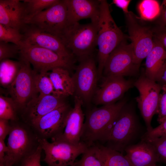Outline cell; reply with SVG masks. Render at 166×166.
<instances>
[{
  "instance_id": "f546056e",
  "label": "cell",
  "mask_w": 166,
  "mask_h": 166,
  "mask_svg": "<svg viewBox=\"0 0 166 166\" xmlns=\"http://www.w3.org/2000/svg\"><path fill=\"white\" fill-rule=\"evenodd\" d=\"M16 105L11 97L0 96V119L15 121L17 120Z\"/></svg>"
},
{
  "instance_id": "83f0119b",
  "label": "cell",
  "mask_w": 166,
  "mask_h": 166,
  "mask_svg": "<svg viewBox=\"0 0 166 166\" xmlns=\"http://www.w3.org/2000/svg\"><path fill=\"white\" fill-rule=\"evenodd\" d=\"M34 71V83L36 94L38 93V95L43 96L56 95L48 72L38 73Z\"/></svg>"
},
{
  "instance_id": "ee69618b",
  "label": "cell",
  "mask_w": 166,
  "mask_h": 166,
  "mask_svg": "<svg viewBox=\"0 0 166 166\" xmlns=\"http://www.w3.org/2000/svg\"><path fill=\"white\" fill-rule=\"evenodd\" d=\"M157 166V165L156 164V165H154V166Z\"/></svg>"
},
{
  "instance_id": "60d3db41",
  "label": "cell",
  "mask_w": 166,
  "mask_h": 166,
  "mask_svg": "<svg viewBox=\"0 0 166 166\" xmlns=\"http://www.w3.org/2000/svg\"><path fill=\"white\" fill-rule=\"evenodd\" d=\"M156 82L161 86L166 85V59Z\"/></svg>"
},
{
  "instance_id": "e0dca14e",
  "label": "cell",
  "mask_w": 166,
  "mask_h": 166,
  "mask_svg": "<svg viewBox=\"0 0 166 166\" xmlns=\"http://www.w3.org/2000/svg\"><path fill=\"white\" fill-rule=\"evenodd\" d=\"M74 106L69 112L66 118L65 128L60 135L51 139L52 141L60 140L76 144L81 141L84 124V115L82 103L74 96Z\"/></svg>"
},
{
  "instance_id": "44dd1931",
  "label": "cell",
  "mask_w": 166,
  "mask_h": 166,
  "mask_svg": "<svg viewBox=\"0 0 166 166\" xmlns=\"http://www.w3.org/2000/svg\"><path fill=\"white\" fill-rule=\"evenodd\" d=\"M124 151L132 166H153L158 162L154 147L147 141L141 140L127 147Z\"/></svg>"
},
{
  "instance_id": "4fadbf2b",
  "label": "cell",
  "mask_w": 166,
  "mask_h": 166,
  "mask_svg": "<svg viewBox=\"0 0 166 166\" xmlns=\"http://www.w3.org/2000/svg\"><path fill=\"white\" fill-rule=\"evenodd\" d=\"M11 126L7 143L9 151L6 155L15 164L34 152L39 144L36 134L25 126L18 124Z\"/></svg>"
},
{
  "instance_id": "9c48e42d",
  "label": "cell",
  "mask_w": 166,
  "mask_h": 166,
  "mask_svg": "<svg viewBox=\"0 0 166 166\" xmlns=\"http://www.w3.org/2000/svg\"><path fill=\"white\" fill-rule=\"evenodd\" d=\"M75 89V96L82 105H87L95 94L98 79L97 69L92 56L80 61L72 76Z\"/></svg>"
},
{
  "instance_id": "cb8c5ba5",
  "label": "cell",
  "mask_w": 166,
  "mask_h": 166,
  "mask_svg": "<svg viewBox=\"0 0 166 166\" xmlns=\"http://www.w3.org/2000/svg\"><path fill=\"white\" fill-rule=\"evenodd\" d=\"M103 166H132L128 159L118 151L103 145H97Z\"/></svg>"
},
{
  "instance_id": "4dcf8cb0",
  "label": "cell",
  "mask_w": 166,
  "mask_h": 166,
  "mask_svg": "<svg viewBox=\"0 0 166 166\" xmlns=\"http://www.w3.org/2000/svg\"><path fill=\"white\" fill-rule=\"evenodd\" d=\"M24 36L20 30L0 24V41L19 45Z\"/></svg>"
},
{
  "instance_id": "7c38bea8",
  "label": "cell",
  "mask_w": 166,
  "mask_h": 166,
  "mask_svg": "<svg viewBox=\"0 0 166 166\" xmlns=\"http://www.w3.org/2000/svg\"><path fill=\"white\" fill-rule=\"evenodd\" d=\"M21 67L14 82L8 88L9 93L18 110H23L33 98L37 96L34 86L35 71L30 62L20 56Z\"/></svg>"
},
{
  "instance_id": "603a6c76",
  "label": "cell",
  "mask_w": 166,
  "mask_h": 166,
  "mask_svg": "<svg viewBox=\"0 0 166 166\" xmlns=\"http://www.w3.org/2000/svg\"><path fill=\"white\" fill-rule=\"evenodd\" d=\"M48 74L53 84L56 95L65 97L74 94L75 89L69 70L62 67L52 69Z\"/></svg>"
},
{
  "instance_id": "8d00e7d4",
  "label": "cell",
  "mask_w": 166,
  "mask_h": 166,
  "mask_svg": "<svg viewBox=\"0 0 166 166\" xmlns=\"http://www.w3.org/2000/svg\"><path fill=\"white\" fill-rule=\"evenodd\" d=\"M153 36L159 41L166 50V28L157 25L152 27Z\"/></svg>"
},
{
  "instance_id": "8fae6325",
  "label": "cell",
  "mask_w": 166,
  "mask_h": 166,
  "mask_svg": "<svg viewBox=\"0 0 166 166\" xmlns=\"http://www.w3.org/2000/svg\"><path fill=\"white\" fill-rule=\"evenodd\" d=\"M60 37L69 25L66 5L64 0L38 14L27 23Z\"/></svg>"
},
{
  "instance_id": "d6a6232c",
  "label": "cell",
  "mask_w": 166,
  "mask_h": 166,
  "mask_svg": "<svg viewBox=\"0 0 166 166\" xmlns=\"http://www.w3.org/2000/svg\"><path fill=\"white\" fill-rule=\"evenodd\" d=\"M146 141L149 142L154 147L157 156L158 162L166 164V136Z\"/></svg>"
},
{
  "instance_id": "5b68a950",
  "label": "cell",
  "mask_w": 166,
  "mask_h": 166,
  "mask_svg": "<svg viewBox=\"0 0 166 166\" xmlns=\"http://www.w3.org/2000/svg\"><path fill=\"white\" fill-rule=\"evenodd\" d=\"M20 55L32 65L38 73H47L57 67L70 70L73 67L74 60L64 58L55 52L23 41L19 45Z\"/></svg>"
},
{
  "instance_id": "b9f144b4",
  "label": "cell",
  "mask_w": 166,
  "mask_h": 166,
  "mask_svg": "<svg viewBox=\"0 0 166 166\" xmlns=\"http://www.w3.org/2000/svg\"><path fill=\"white\" fill-rule=\"evenodd\" d=\"M8 151V148L6 145L4 140L0 139V161L4 159L6 155L5 153H6Z\"/></svg>"
},
{
  "instance_id": "ffe728a7",
  "label": "cell",
  "mask_w": 166,
  "mask_h": 166,
  "mask_svg": "<svg viewBox=\"0 0 166 166\" xmlns=\"http://www.w3.org/2000/svg\"><path fill=\"white\" fill-rule=\"evenodd\" d=\"M21 1L19 0H0V24L21 32L23 30L27 25L25 22V6L24 2Z\"/></svg>"
},
{
  "instance_id": "7bdbcfd3",
  "label": "cell",
  "mask_w": 166,
  "mask_h": 166,
  "mask_svg": "<svg viewBox=\"0 0 166 166\" xmlns=\"http://www.w3.org/2000/svg\"><path fill=\"white\" fill-rule=\"evenodd\" d=\"M14 164V161L6 155L4 159L0 161V166H13Z\"/></svg>"
},
{
  "instance_id": "d590c367",
  "label": "cell",
  "mask_w": 166,
  "mask_h": 166,
  "mask_svg": "<svg viewBox=\"0 0 166 166\" xmlns=\"http://www.w3.org/2000/svg\"><path fill=\"white\" fill-rule=\"evenodd\" d=\"M157 114V121L160 124L166 119V85L162 86Z\"/></svg>"
},
{
  "instance_id": "30bf717a",
  "label": "cell",
  "mask_w": 166,
  "mask_h": 166,
  "mask_svg": "<svg viewBox=\"0 0 166 166\" xmlns=\"http://www.w3.org/2000/svg\"><path fill=\"white\" fill-rule=\"evenodd\" d=\"M139 68L134 63L131 44H127L125 39L109 56L103 73L104 77L131 76L137 74Z\"/></svg>"
},
{
  "instance_id": "1f68e13d",
  "label": "cell",
  "mask_w": 166,
  "mask_h": 166,
  "mask_svg": "<svg viewBox=\"0 0 166 166\" xmlns=\"http://www.w3.org/2000/svg\"><path fill=\"white\" fill-rule=\"evenodd\" d=\"M19 46L14 44L0 41V61L10 59L20 54Z\"/></svg>"
},
{
  "instance_id": "9a60e30c",
  "label": "cell",
  "mask_w": 166,
  "mask_h": 166,
  "mask_svg": "<svg viewBox=\"0 0 166 166\" xmlns=\"http://www.w3.org/2000/svg\"><path fill=\"white\" fill-rule=\"evenodd\" d=\"M23 41L52 51L66 58L74 60V56L59 37L27 25L23 31Z\"/></svg>"
},
{
  "instance_id": "f1b7e54d",
  "label": "cell",
  "mask_w": 166,
  "mask_h": 166,
  "mask_svg": "<svg viewBox=\"0 0 166 166\" xmlns=\"http://www.w3.org/2000/svg\"><path fill=\"white\" fill-rule=\"evenodd\" d=\"M80 160L72 166H103L100 158L97 145L89 146Z\"/></svg>"
},
{
  "instance_id": "7a4b0ae2",
  "label": "cell",
  "mask_w": 166,
  "mask_h": 166,
  "mask_svg": "<svg viewBox=\"0 0 166 166\" xmlns=\"http://www.w3.org/2000/svg\"><path fill=\"white\" fill-rule=\"evenodd\" d=\"M126 102L124 98L89 111L84 122L81 141L89 146L97 141L104 142L111 125Z\"/></svg>"
},
{
  "instance_id": "6da1fadb",
  "label": "cell",
  "mask_w": 166,
  "mask_h": 166,
  "mask_svg": "<svg viewBox=\"0 0 166 166\" xmlns=\"http://www.w3.org/2000/svg\"><path fill=\"white\" fill-rule=\"evenodd\" d=\"M125 38L118 27L110 13L106 0H100V12L97 23V45L98 79L102 76L106 61L117 46Z\"/></svg>"
},
{
  "instance_id": "ab89813d",
  "label": "cell",
  "mask_w": 166,
  "mask_h": 166,
  "mask_svg": "<svg viewBox=\"0 0 166 166\" xmlns=\"http://www.w3.org/2000/svg\"><path fill=\"white\" fill-rule=\"evenodd\" d=\"M131 1L130 0H113V2L117 7L121 9L124 14L129 12L128 8Z\"/></svg>"
},
{
  "instance_id": "2e32d148",
  "label": "cell",
  "mask_w": 166,
  "mask_h": 166,
  "mask_svg": "<svg viewBox=\"0 0 166 166\" xmlns=\"http://www.w3.org/2000/svg\"><path fill=\"white\" fill-rule=\"evenodd\" d=\"M122 76L105 77L94 97L97 105H105L116 103L134 86V81Z\"/></svg>"
},
{
  "instance_id": "7402d4cb",
  "label": "cell",
  "mask_w": 166,
  "mask_h": 166,
  "mask_svg": "<svg viewBox=\"0 0 166 166\" xmlns=\"http://www.w3.org/2000/svg\"><path fill=\"white\" fill-rule=\"evenodd\" d=\"M145 59L144 74L149 79L156 82L166 59V50L154 38V46Z\"/></svg>"
},
{
  "instance_id": "d6986e66",
  "label": "cell",
  "mask_w": 166,
  "mask_h": 166,
  "mask_svg": "<svg viewBox=\"0 0 166 166\" xmlns=\"http://www.w3.org/2000/svg\"><path fill=\"white\" fill-rule=\"evenodd\" d=\"M66 5L69 25L81 20L89 18L97 23L100 12V0H64Z\"/></svg>"
},
{
  "instance_id": "277c9868",
  "label": "cell",
  "mask_w": 166,
  "mask_h": 166,
  "mask_svg": "<svg viewBox=\"0 0 166 166\" xmlns=\"http://www.w3.org/2000/svg\"><path fill=\"white\" fill-rule=\"evenodd\" d=\"M97 24H81L77 22L68 25L60 38L80 61L91 56L97 45Z\"/></svg>"
},
{
  "instance_id": "ac0fdd59",
  "label": "cell",
  "mask_w": 166,
  "mask_h": 166,
  "mask_svg": "<svg viewBox=\"0 0 166 166\" xmlns=\"http://www.w3.org/2000/svg\"><path fill=\"white\" fill-rule=\"evenodd\" d=\"M64 98L54 95H37L27 104L23 110V117L26 122H32L65 104Z\"/></svg>"
},
{
  "instance_id": "836d02e7",
  "label": "cell",
  "mask_w": 166,
  "mask_h": 166,
  "mask_svg": "<svg viewBox=\"0 0 166 166\" xmlns=\"http://www.w3.org/2000/svg\"><path fill=\"white\" fill-rule=\"evenodd\" d=\"M160 124L147 131L142 137V140H147L150 139L166 136V119Z\"/></svg>"
},
{
  "instance_id": "5bb4252c",
  "label": "cell",
  "mask_w": 166,
  "mask_h": 166,
  "mask_svg": "<svg viewBox=\"0 0 166 166\" xmlns=\"http://www.w3.org/2000/svg\"><path fill=\"white\" fill-rule=\"evenodd\" d=\"M71 109L65 103L32 122L30 125L38 139H52L61 135Z\"/></svg>"
},
{
  "instance_id": "74e56055",
  "label": "cell",
  "mask_w": 166,
  "mask_h": 166,
  "mask_svg": "<svg viewBox=\"0 0 166 166\" xmlns=\"http://www.w3.org/2000/svg\"><path fill=\"white\" fill-rule=\"evenodd\" d=\"M11 128L9 120L0 119V139L4 140L10 133Z\"/></svg>"
},
{
  "instance_id": "e575fe53",
  "label": "cell",
  "mask_w": 166,
  "mask_h": 166,
  "mask_svg": "<svg viewBox=\"0 0 166 166\" xmlns=\"http://www.w3.org/2000/svg\"><path fill=\"white\" fill-rule=\"evenodd\" d=\"M42 150L39 144L34 152L21 160L20 166H42L40 161Z\"/></svg>"
},
{
  "instance_id": "3957f363",
  "label": "cell",
  "mask_w": 166,
  "mask_h": 166,
  "mask_svg": "<svg viewBox=\"0 0 166 166\" xmlns=\"http://www.w3.org/2000/svg\"><path fill=\"white\" fill-rule=\"evenodd\" d=\"M139 128L134 111L126 104L109 129L104 146L123 153L127 147L132 144Z\"/></svg>"
},
{
  "instance_id": "4316f807",
  "label": "cell",
  "mask_w": 166,
  "mask_h": 166,
  "mask_svg": "<svg viewBox=\"0 0 166 166\" xmlns=\"http://www.w3.org/2000/svg\"><path fill=\"white\" fill-rule=\"evenodd\" d=\"M59 0H23L25 6L26 23L35 15L50 7Z\"/></svg>"
},
{
  "instance_id": "8992f818",
  "label": "cell",
  "mask_w": 166,
  "mask_h": 166,
  "mask_svg": "<svg viewBox=\"0 0 166 166\" xmlns=\"http://www.w3.org/2000/svg\"><path fill=\"white\" fill-rule=\"evenodd\" d=\"M126 22L133 52L135 64L140 67L152 49L154 37L152 27L145 25L140 18L129 11L125 14Z\"/></svg>"
},
{
  "instance_id": "f35d334b",
  "label": "cell",
  "mask_w": 166,
  "mask_h": 166,
  "mask_svg": "<svg viewBox=\"0 0 166 166\" xmlns=\"http://www.w3.org/2000/svg\"><path fill=\"white\" fill-rule=\"evenodd\" d=\"M157 25L166 28V0H164L160 5V11Z\"/></svg>"
},
{
  "instance_id": "52a82bcc",
  "label": "cell",
  "mask_w": 166,
  "mask_h": 166,
  "mask_svg": "<svg viewBox=\"0 0 166 166\" xmlns=\"http://www.w3.org/2000/svg\"><path fill=\"white\" fill-rule=\"evenodd\" d=\"M38 141L45 155L43 160L48 166H72L89 147L81 141L76 144L60 140L50 143L45 139Z\"/></svg>"
},
{
  "instance_id": "484cf974",
  "label": "cell",
  "mask_w": 166,
  "mask_h": 166,
  "mask_svg": "<svg viewBox=\"0 0 166 166\" xmlns=\"http://www.w3.org/2000/svg\"><path fill=\"white\" fill-rule=\"evenodd\" d=\"M137 9L143 20L152 21L157 19L160 14V5L155 0H143L138 5Z\"/></svg>"
},
{
  "instance_id": "ba28073f",
  "label": "cell",
  "mask_w": 166,
  "mask_h": 166,
  "mask_svg": "<svg viewBox=\"0 0 166 166\" xmlns=\"http://www.w3.org/2000/svg\"><path fill=\"white\" fill-rule=\"evenodd\" d=\"M134 86L139 92L136 100L147 131H149L152 128L151 125L152 117L157 114L162 86L156 82L147 78L144 72L134 81Z\"/></svg>"
},
{
  "instance_id": "d4e9b609",
  "label": "cell",
  "mask_w": 166,
  "mask_h": 166,
  "mask_svg": "<svg viewBox=\"0 0 166 166\" xmlns=\"http://www.w3.org/2000/svg\"><path fill=\"white\" fill-rule=\"evenodd\" d=\"M21 67L19 60H3L0 63V82L4 87L8 88L17 77Z\"/></svg>"
}]
</instances>
